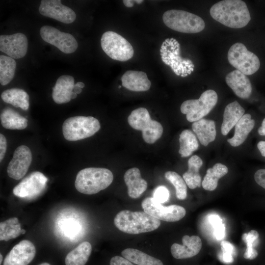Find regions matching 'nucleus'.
<instances>
[{
	"label": "nucleus",
	"instance_id": "6ab92c4d",
	"mask_svg": "<svg viewBox=\"0 0 265 265\" xmlns=\"http://www.w3.org/2000/svg\"><path fill=\"white\" fill-rule=\"evenodd\" d=\"M225 81L238 97L246 99L250 96L252 90L251 82L247 76L239 71L235 70L228 74Z\"/></svg>",
	"mask_w": 265,
	"mask_h": 265
},
{
	"label": "nucleus",
	"instance_id": "c03bdc74",
	"mask_svg": "<svg viewBox=\"0 0 265 265\" xmlns=\"http://www.w3.org/2000/svg\"><path fill=\"white\" fill-rule=\"evenodd\" d=\"M134 0H124L123 2L124 4L127 7H132L133 6Z\"/></svg>",
	"mask_w": 265,
	"mask_h": 265
},
{
	"label": "nucleus",
	"instance_id": "f8f14e48",
	"mask_svg": "<svg viewBox=\"0 0 265 265\" xmlns=\"http://www.w3.org/2000/svg\"><path fill=\"white\" fill-rule=\"evenodd\" d=\"M47 178L41 172H33L14 187L13 194L19 197L30 199L36 197L45 190Z\"/></svg>",
	"mask_w": 265,
	"mask_h": 265
},
{
	"label": "nucleus",
	"instance_id": "7c9ffc66",
	"mask_svg": "<svg viewBox=\"0 0 265 265\" xmlns=\"http://www.w3.org/2000/svg\"><path fill=\"white\" fill-rule=\"evenodd\" d=\"M26 230L21 228V225L16 217H12L0 223V240L8 241L24 234Z\"/></svg>",
	"mask_w": 265,
	"mask_h": 265
},
{
	"label": "nucleus",
	"instance_id": "9d476101",
	"mask_svg": "<svg viewBox=\"0 0 265 265\" xmlns=\"http://www.w3.org/2000/svg\"><path fill=\"white\" fill-rule=\"evenodd\" d=\"M144 211L159 220L167 222H176L182 219L186 215V211L182 206L172 205L162 206L153 197H147L141 203Z\"/></svg>",
	"mask_w": 265,
	"mask_h": 265
},
{
	"label": "nucleus",
	"instance_id": "a211bd4d",
	"mask_svg": "<svg viewBox=\"0 0 265 265\" xmlns=\"http://www.w3.org/2000/svg\"><path fill=\"white\" fill-rule=\"evenodd\" d=\"M75 87L74 79L69 75H62L57 80L53 88L52 98L57 104L69 102L75 99L77 94L73 92Z\"/></svg>",
	"mask_w": 265,
	"mask_h": 265
},
{
	"label": "nucleus",
	"instance_id": "f03ea898",
	"mask_svg": "<svg viewBox=\"0 0 265 265\" xmlns=\"http://www.w3.org/2000/svg\"><path fill=\"white\" fill-rule=\"evenodd\" d=\"M114 223L120 231L133 235L153 231L160 225L159 220L144 211L132 212L126 210L119 212L115 215Z\"/></svg>",
	"mask_w": 265,
	"mask_h": 265
},
{
	"label": "nucleus",
	"instance_id": "473e14b6",
	"mask_svg": "<svg viewBox=\"0 0 265 265\" xmlns=\"http://www.w3.org/2000/svg\"><path fill=\"white\" fill-rule=\"evenodd\" d=\"M16 68L15 60L7 56H0V82L2 85L9 83L13 79Z\"/></svg>",
	"mask_w": 265,
	"mask_h": 265
},
{
	"label": "nucleus",
	"instance_id": "dca6fc26",
	"mask_svg": "<svg viewBox=\"0 0 265 265\" xmlns=\"http://www.w3.org/2000/svg\"><path fill=\"white\" fill-rule=\"evenodd\" d=\"M36 253L34 244L29 240H23L15 245L6 256L3 265H27Z\"/></svg>",
	"mask_w": 265,
	"mask_h": 265
},
{
	"label": "nucleus",
	"instance_id": "cd10ccee",
	"mask_svg": "<svg viewBox=\"0 0 265 265\" xmlns=\"http://www.w3.org/2000/svg\"><path fill=\"white\" fill-rule=\"evenodd\" d=\"M92 251V246L88 241H83L71 251L65 259L66 265H85Z\"/></svg>",
	"mask_w": 265,
	"mask_h": 265
},
{
	"label": "nucleus",
	"instance_id": "2f4dec72",
	"mask_svg": "<svg viewBox=\"0 0 265 265\" xmlns=\"http://www.w3.org/2000/svg\"><path fill=\"white\" fill-rule=\"evenodd\" d=\"M179 153L182 158L190 156L199 147L195 135L189 130H185L180 135Z\"/></svg>",
	"mask_w": 265,
	"mask_h": 265
},
{
	"label": "nucleus",
	"instance_id": "79ce46f5",
	"mask_svg": "<svg viewBox=\"0 0 265 265\" xmlns=\"http://www.w3.org/2000/svg\"><path fill=\"white\" fill-rule=\"evenodd\" d=\"M257 147L262 156L265 157V141H260L257 144Z\"/></svg>",
	"mask_w": 265,
	"mask_h": 265
},
{
	"label": "nucleus",
	"instance_id": "37998d69",
	"mask_svg": "<svg viewBox=\"0 0 265 265\" xmlns=\"http://www.w3.org/2000/svg\"><path fill=\"white\" fill-rule=\"evenodd\" d=\"M258 133L265 136V118L263 119L261 126L258 129Z\"/></svg>",
	"mask_w": 265,
	"mask_h": 265
},
{
	"label": "nucleus",
	"instance_id": "c756f323",
	"mask_svg": "<svg viewBox=\"0 0 265 265\" xmlns=\"http://www.w3.org/2000/svg\"><path fill=\"white\" fill-rule=\"evenodd\" d=\"M121 255L137 265H163L160 260L136 249L126 248L121 252Z\"/></svg>",
	"mask_w": 265,
	"mask_h": 265
},
{
	"label": "nucleus",
	"instance_id": "f257e3e1",
	"mask_svg": "<svg viewBox=\"0 0 265 265\" xmlns=\"http://www.w3.org/2000/svg\"><path fill=\"white\" fill-rule=\"evenodd\" d=\"M210 13L214 20L233 28H242L251 20L246 4L240 0H224L217 2L211 7Z\"/></svg>",
	"mask_w": 265,
	"mask_h": 265
},
{
	"label": "nucleus",
	"instance_id": "09e8293b",
	"mask_svg": "<svg viewBox=\"0 0 265 265\" xmlns=\"http://www.w3.org/2000/svg\"><path fill=\"white\" fill-rule=\"evenodd\" d=\"M162 61L166 65L167 64V63H168V60H167L162 59Z\"/></svg>",
	"mask_w": 265,
	"mask_h": 265
},
{
	"label": "nucleus",
	"instance_id": "423d86ee",
	"mask_svg": "<svg viewBox=\"0 0 265 265\" xmlns=\"http://www.w3.org/2000/svg\"><path fill=\"white\" fill-rule=\"evenodd\" d=\"M99 120L92 116H77L65 120L62 125L64 137L74 141L89 137L100 129Z\"/></svg>",
	"mask_w": 265,
	"mask_h": 265
},
{
	"label": "nucleus",
	"instance_id": "7ed1b4c3",
	"mask_svg": "<svg viewBox=\"0 0 265 265\" xmlns=\"http://www.w3.org/2000/svg\"><path fill=\"white\" fill-rule=\"evenodd\" d=\"M113 180V174L109 169L88 167L78 172L75 186L79 192L91 195L107 188L112 183Z\"/></svg>",
	"mask_w": 265,
	"mask_h": 265
},
{
	"label": "nucleus",
	"instance_id": "de8ad7c7",
	"mask_svg": "<svg viewBox=\"0 0 265 265\" xmlns=\"http://www.w3.org/2000/svg\"><path fill=\"white\" fill-rule=\"evenodd\" d=\"M134 1L137 4H141V3L143 2V0H134Z\"/></svg>",
	"mask_w": 265,
	"mask_h": 265
},
{
	"label": "nucleus",
	"instance_id": "58836bf2",
	"mask_svg": "<svg viewBox=\"0 0 265 265\" xmlns=\"http://www.w3.org/2000/svg\"><path fill=\"white\" fill-rule=\"evenodd\" d=\"M254 179L259 186L265 189V169L257 170L254 174Z\"/></svg>",
	"mask_w": 265,
	"mask_h": 265
},
{
	"label": "nucleus",
	"instance_id": "393cba45",
	"mask_svg": "<svg viewBox=\"0 0 265 265\" xmlns=\"http://www.w3.org/2000/svg\"><path fill=\"white\" fill-rule=\"evenodd\" d=\"M188 170L183 175L186 184L190 189L200 187L201 177L199 170L203 164L201 159L197 155L192 156L188 160Z\"/></svg>",
	"mask_w": 265,
	"mask_h": 265
},
{
	"label": "nucleus",
	"instance_id": "2eb2a0df",
	"mask_svg": "<svg viewBox=\"0 0 265 265\" xmlns=\"http://www.w3.org/2000/svg\"><path fill=\"white\" fill-rule=\"evenodd\" d=\"M27 48V37L22 33L0 36V51L13 59L24 57Z\"/></svg>",
	"mask_w": 265,
	"mask_h": 265
},
{
	"label": "nucleus",
	"instance_id": "f3484780",
	"mask_svg": "<svg viewBox=\"0 0 265 265\" xmlns=\"http://www.w3.org/2000/svg\"><path fill=\"white\" fill-rule=\"evenodd\" d=\"M183 245L173 243L171 247L172 256L177 259H183L195 256L200 252L202 241L197 236L185 235L182 238Z\"/></svg>",
	"mask_w": 265,
	"mask_h": 265
},
{
	"label": "nucleus",
	"instance_id": "a878e982",
	"mask_svg": "<svg viewBox=\"0 0 265 265\" xmlns=\"http://www.w3.org/2000/svg\"><path fill=\"white\" fill-rule=\"evenodd\" d=\"M0 118L1 125L7 129L23 130L27 126V119L9 107L2 110Z\"/></svg>",
	"mask_w": 265,
	"mask_h": 265
},
{
	"label": "nucleus",
	"instance_id": "603ef678",
	"mask_svg": "<svg viewBox=\"0 0 265 265\" xmlns=\"http://www.w3.org/2000/svg\"><path fill=\"white\" fill-rule=\"evenodd\" d=\"M39 265H50L47 263H43Z\"/></svg>",
	"mask_w": 265,
	"mask_h": 265
},
{
	"label": "nucleus",
	"instance_id": "a18cd8bd",
	"mask_svg": "<svg viewBox=\"0 0 265 265\" xmlns=\"http://www.w3.org/2000/svg\"><path fill=\"white\" fill-rule=\"evenodd\" d=\"M81 88L79 87L75 86L73 89V92L76 93L77 94H80L81 92Z\"/></svg>",
	"mask_w": 265,
	"mask_h": 265
},
{
	"label": "nucleus",
	"instance_id": "c9c22d12",
	"mask_svg": "<svg viewBox=\"0 0 265 265\" xmlns=\"http://www.w3.org/2000/svg\"><path fill=\"white\" fill-rule=\"evenodd\" d=\"M208 220L214 230V235L217 240H221L225 235V226L220 217L217 214H212Z\"/></svg>",
	"mask_w": 265,
	"mask_h": 265
},
{
	"label": "nucleus",
	"instance_id": "49530a36",
	"mask_svg": "<svg viewBox=\"0 0 265 265\" xmlns=\"http://www.w3.org/2000/svg\"><path fill=\"white\" fill-rule=\"evenodd\" d=\"M75 86L79 87L81 88L84 87L85 85L82 82H78L77 83L75 84Z\"/></svg>",
	"mask_w": 265,
	"mask_h": 265
},
{
	"label": "nucleus",
	"instance_id": "4be33fe9",
	"mask_svg": "<svg viewBox=\"0 0 265 265\" xmlns=\"http://www.w3.org/2000/svg\"><path fill=\"white\" fill-rule=\"evenodd\" d=\"M244 109L237 101L226 106L223 114V120L221 127L223 135H227L237 124L244 114Z\"/></svg>",
	"mask_w": 265,
	"mask_h": 265
},
{
	"label": "nucleus",
	"instance_id": "f704fd0d",
	"mask_svg": "<svg viewBox=\"0 0 265 265\" xmlns=\"http://www.w3.org/2000/svg\"><path fill=\"white\" fill-rule=\"evenodd\" d=\"M259 236L258 232L253 230L242 235V240L246 244V249L243 254L245 259L253 260L257 257L258 254L254 247L258 244Z\"/></svg>",
	"mask_w": 265,
	"mask_h": 265
},
{
	"label": "nucleus",
	"instance_id": "6e6552de",
	"mask_svg": "<svg viewBox=\"0 0 265 265\" xmlns=\"http://www.w3.org/2000/svg\"><path fill=\"white\" fill-rule=\"evenodd\" d=\"M227 58L232 66L246 76L256 73L260 66L258 57L239 42L235 43L230 48Z\"/></svg>",
	"mask_w": 265,
	"mask_h": 265
},
{
	"label": "nucleus",
	"instance_id": "aec40b11",
	"mask_svg": "<svg viewBox=\"0 0 265 265\" xmlns=\"http://www.w3.org/2000/svg\"><path fill=\"white\" fill-rule=\"evenodd\" d=\"M121 81L123 87L136 92L148 91L151 85L146 73L142 71H127L122 76Z\"/></svg>",
	"mask_w": 265,
	"mask_h": 265
},
{
	"label": "nucleus",
	"instance_id": "412c9836",
	"mask_svg": "<svg viewBox=\"0 0 265 265\" xmlns=\"http://www.w3.org/2000/svg\"><path fill=\"white\" fill-rule=\"evenodd\" d=\"M124 179L128 195L132 198H138L147 188V182L141 178L140 171L137 167L128 169L124 174Z\"/></svg>",
	"mask_w": 265,
	"mask_h": 265
},
{
	"label": "nucleus",
	"instance_id": "864d4df0",
	"mask_svg": "<svg viewBox=\"0 0 265 265\" xmlns=\"http://www.w3.org/2000/svg\"><path fill=\"white\" fill-rule=\"evenodd\" d=\"M121 87V86L120 85H119L118 88H120Z\"/></svg>",
	"mask_w": 265,
	"mask_h": 265
},
{
	"label": "nucleus",
	"instance_id": "ddd939ff",
	"mask_svg": "<svg viewBox=\"0 0 265 265\" xmlns=\"http://www.w3.org/2000/svg\"><path fill=\"white\" fill-rule=\"evenodd\" d=\"M60 0H42L39 12L43 16L54 19L65 24H71L76 18L75 12L69 7L63 5Z\"/></svg>",
	"mask_w": 265,
	"mask_h": 265
},
{
	"label": "nucleus",
	"instance_id": "20e7f679",
	"mask_svg": "<svg viewBox=\"0 0 265 265\" xmlns=\"http://www.w3.org/2000/svg\"><path fill=\"white\" fill-rule=\"evenodd\" d=\"M162 20L169 28L182 33L200 32L205 27V22L200 17L182 10L171 9L165 11L163 14Z\"/></svg>",
	"mask_w": 265,
	"mask_h": 265
},
{
	"label": "nucleus",
	"instance_id": "0eeeda50",
	"mask_svg": "<svg viewBox=\"0 0 265 265\" xmlns=\"http://www.w3.org/2000/svg\"><path fill=\"white\" fill-rule=\"evenodd\" d=\"M218 100L216 92L208 89L201 95L198 99L188 100L181 105L180 110L186 114L188 121L194 122L202 119L209 113L216 105Z\"/></svg>",
	"mask_w": 265,
	"mask_h": 265
},
{
	"label": "nucleus",
	"instance_id": "4c0bfd02",
	"mask_svg": "<svg viewBox=\"0 0 265 265\" xmlns=\"http://www.w3.org/2000/svg\"><path fill=\"white\" fill-rule=\"evenodd\" d=\"M169 192L164 186H159L153 192V198L159 203H164L169 198Z\"/></svg>",
	"mask_w": 265,
	"mask_h": 265
},
{
	"label": "nucleus",
	"instance_id": "3c124183",
	"mask_svg": "<svg viewBox=\"0 0 265 265\" xmlns=\"http://www.w3.org/2000/svg\"><path fill=\"white\" fill-rule=\"evenodd\" d=\"M0 264H1V262H2V255L1 254H0Z\"/></svg>",
	"mask_w": 265,
	"mask_h": 265
},
{
	"label": "nucleus",
	"instance_id": "ea45409f",
	"mask_svg": "<svg viewBox=\"0 0 265 265\" xmlns=\"http://www.w3.org/2000/svg\"><path fill=\"white\" fill-rule=\"evenodd\" d=\"M110 265H134L132 262L123 257L116 256L110 261Z\"/></svg>",
	"mask_w": 265,
	"mask_h": 265
},
{
	"label": "nucleus",
	"instance_id": "9b49d317",
	"mask_svg": "<svg viewBox=\"0 0 265 265\" xmlns=\"http://www.w3.org/2000/svg\"><path fill=\"white\" fill-rule=\"evenodd\" d=\"M40 34L44 41L54 46L63 53H73L78 48V42L72 35L52 26L41 27Z\"/></svg>",
	"mask_w": 265,
	"mask_h": 265
},
{
	"label": "nucleus",
	"instance_id": "4468645a",
	"mask_svg": "<svg viewBox=\"0 0 265 265\" xmlns=\"http://www.w3.org/2000/svg\"><path fill=\"white\" fill-rule=\"evenodd\" d=\"M31 161L32 153L29 148L25 145L18 147L7 166L8 175L16 180L22 179L28 171Z\"/></svg>",
	"mask_w": 265,
	"mask_h": 265
},
{
	"label": "nucleus",
	"instance_id": "c85d7f7f",
	"mask_svg": "<svg viewBox=\"0 0 265 265\" xmlns=\"http://www.w3.org/2000/svg\"><path fill=\"white\" fill-rule=\"evenodd\" d=\"M228 172L226 166L220 163L215 164L209 168L202 183L203 188L207 190L212 191L217 186L218 180Z\"/></svg>",
	"mask_w": 265,
	"mask_h": 265
},
{
	"label": "nucleus",
	"instance_id": "e433bc0d",
	"mask_svg": "<svg viewBox=\"0 0 265 265\" xmlns=\"http://www.w3.org/2000/svg\"><path fill=\"white\" fill-rule=\"evenodd\" d=\"M221 252L219 254V259L225 263L233 262V255L235 252L234 245L228 241L223 240L220 243Z\"/></svg>",
	"mask_w": 265,
	"mask_h": 265
},
{
	"label": "nucleus",
	"instance_id": "b1692460",
	"mask_svg": "<svg viewBox=\"0 0 265 265\" xmlns=\"http://www.w3.org/2000/svg\"><path fill=\"white\" fill-rule=\"evenodd\" d=\"M254 120L251 119V115L247 113L243 115L235 125L234 136L227 139V141L233 147H237L243 143L248 134L255 126Z\"/></svg>",
	"mask_w": 265,
	"mask_h": 265
},
{
	"label": "nucleus",
	"instance_id": "a19ab883",
	"mask_svg": "<svg viewBox=\"0 0 265 265\" xmlns=\"http://www.w3.org/2000/svg\"><path fill=\"white\" fill-rule=\"evenodd\" d=\"M7 142L3 134H0V161L1 162L4 156L6 151Z\"/></svg>",
	"mask_w": 265,
	"mask_h": 265
},
{
	"label": "nucleus",
	"instance_id": "39448f33",
	"mask_svg": "<svg viewBox=\"0 0 265 265\" xmlns=\"http://www.w3.org/2000/svg\"><path fill=\"white\" fill-rule=\"evenodd\" d=\"M128 122L133 129L142 131L144 141L153 144L161 136L163 127L159 122L151 118L148 110L139 107L132 111L128 117Z\"/></svg>",
	"mask_w": 265,
	"mask_h": 265
},
{
	"label": "nucleus",
	"instance_id": "72a5a7b5",
	"mask_svg": "<svg viewBox=\"0 0 265 265\" xmlns=\"http://www.w3.org/2000/svg\"><path fill=\"white\" fill-rule=\"evenodd\" d=\"M164 176L175 187L177 198L185 199L187 196V186L184 179L177 173L171 171L165 172Z\"/></svg>",
	"mask_w": 265,
	"mask_h": 265
},
{
	"label": "nucleus",
	"instance_id": "5701e85b",
	"mask_svg": "<svg viewBox=\"0 0 265 265\" xmlns=\"http://www.w3.org/2000/svg\"><path fill=\"white\" fill-rule=\"evenodd\" d=\"M192 129L201 144L205 146L215 139V124L213 120L201 119L193 123Z\"/></svg>",
	"mask_w": 265,
	"mask_h": 265
},
{
	"label": "nucleus",
	"instance_id": "1a4fd4ad",
	"mask_svg": "<svg viewBox=\"0 0 265 265\" xmlns=\"http://www.w3.org/2000/svg\"><path fill=\"white\" fill-rule=\"evenodd\" d=\"M101 45L104 52L114 60L126 61L133 55L134 50L129 42L112 31L103 33L101 39Z\"/></svg>",
	"mask_w": 265,
	"mask_h": 265
},
{
	"label": "nucleus",
	"instance_id": "bb28decb",
	"mask_svg": "<svg viewBox=\"0 0 265 265\" xmlns=\"http://www.w3.org/2000/svg\"><path fill=\"white\" fill-rule=\"evenodd\" d=\"M1 98L4 102L24 110H27L29 107V95L22 89L14 88L7 89L2 92Z\"/></svg>",
	"mask_w": 265,
	"mask_h": 265
},
{
	"label": "nucleus",
	"instance_id": "8fccbe9b",
	"mask_svg": "<svg viewBox=\"0 0 265 265\" xmlns=\"http://www.w3.org/2000/svg\"><path fill=\"white\" fill-rule=\"evenodd\" d=\"M169 40H170V39L169 38H167L165 40V42L167 43V44H169Z\"/></svg>",
	"mask_w": 265,
	"mask_h": 265
}]
</instances>
